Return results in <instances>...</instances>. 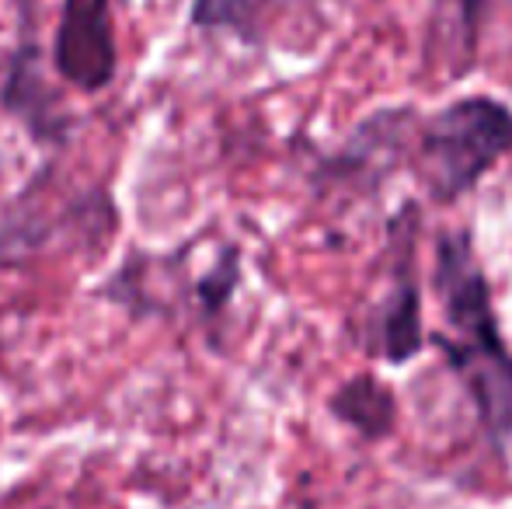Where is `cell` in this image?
<instances>
[{"label":"cell","mask_w":512,"mask_h":509,"mask_svg":"<svg viewBox=\"0 0 512 509\" xmlns=\"http://www.w3.org/2000/svg\"><path fill=\"white\" fill-rule=\"evenodd\" d=\"M512 154V109L492 95L443 105L418 126L415 164L436 203H457Z\"/></svg>","instance_id":"obj_1"},{"label":"cell","mask_w":512,"mask_h":509,"mask_svg":"<svg viewBox=\"0 0 512 509\" xmlns=\"http://www.w3.org/2000/svg\"><path fill=\"white\" fill-rule=\"evenodd\" d=\"M115 227L119 213L105 189L49 192V175H39L0 210V269L28 265L56 248L98 255Z\"/></svg>","instance_id":"obj_2"},{"label":"cell","mask_w":512,"mask_h":509,"mask_svg":"<svg viewBox=\"0 0 512 509\" xmlns=\"http://www.w3.org/2000/svg\"><path fill=\"white\" fill-rule=\"evenodd\" d=\"M53 70L77 91L98 95L115 81L119 49L112 0H63L53 35Z\"/></svg>","instance_id":"obj_3"},{"label":"cell","mask_w":512,"mask_h":509,"mask_svg":"<svg viewBox=\"0 0 512 509\" xmlns=\"http://www.w3.org/2000/svg\"><path fill=\"white\" fill-rule=\"evenodd\" d=\"M436 346L471 391L488 440L502 450V443L512 436V353L502 332L471 335V339L436 335Z\"/></svg>","instance_id":"obj_4"},{"label":"cell","mask_w":512,"mask_h":509,"mask_svg":"<svg viewBox=\"0 0 512 509\" xmlns=\"http://www.w3.org/2000/svg\"><path fill=\"white\" fill-rule=\"evenodd\" d=\"M0 105H4V112L25 123L35 143H67L74 119L63 112L60 91L42 74V53L35 46V35L21 39V46L7 60Z\"/></svg>","instance_id":"obj_5"},{"label":"cell","mask_w":512,"mask_h":509,"mask_svg":"<svg viewBox=\"0 0 512 509\" xmlns=\"http://www.w3.org/2000/svg\"><path fill=\"white\" fill-rule=\"evenodd\" d=\"M422 290L415 279V231L401 234V258L394 265V290L373 314L370 353H380L387 363H408L422 353Z\"/></svg>","instance_id":"obj_6"},{"label":"cell","mask_w":512,"mask_h":509,"mask_svg":"<svg viewBox=\"0 0 512 509\" xmlns=\"http://www.w3.org/2000/svg\"><path fill=\"white\" fill-rule=\"evenodd\" d=\"M328 412L349 429H356L363 440H384L398 422V401L391 387L380 384L373 374H359L331 394Z\"/></svg>","instance_id":"obj_7"},{"label":"cell","mask_w":512,"mask_h":509,"mask_svg":"<svg viewBox=\"0 0 512 509\" xmlns=\"http://www.w3.org/2000/svg\"><path fill=\"white\" fill-rule=\"evenodd\" d=\"M192 25L258 42V0H192Z\"/></svg>","instance_id":"obj_8"},{"label":"cell","mask_w":512,"mask_h":509,"mask_svg":"<svg viewBox=\"0 0 512 509\" xmlns=\"http://www.w3.org/2000/svg\"><path fill=\"white\" fill-rule=\"evenodd\" d=\"M436 4V14L453 18V28H457V67L453 74H467L478 60V39H481V21H485L488 0H432Z\"/></svg>","instance_id":"obj_9"},{"label":"cell","mask_w":512,"mask_h":509,"mask_svg":"<svg viewBox=\"0 0 512 509\" xmlns=\"http://www.w3.org/2000/svg\"><path fill=\"white\" fill-rule=\"evenodd\" d=\"M237 276H241V269H237V252L230 248V252L213 265V272H206L196 283V297L203 300L209 318H216V314L223 311V304H227L237 286Z\"/></svg>","instance_id":"obj_10"},{"label":"cell","mask_w":512,"mask_h":509,"mask_svg":"<svg viewBox=\"0 0 512 509\" xmlns=\"http://www.w3.org/2000/svg\"><path fill=\"white\" fill-rule=\"evenodd\" d=\"M14 7H18V18H21V32L28 35V28L35 32V4L39 0H11Z\"/></svg>","instance_id":"obj_11"}]
</instances>
